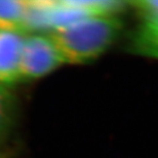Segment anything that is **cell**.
<instances>
[{"label": "cell", "mask_w": 158, "mask_h": 158, "mask_svg": "<svg viewBox=\"0 0 158 158\" xmlns=\"http://www.w3.org/2000/svg\"><path fill=\"white\" fill-rule=\"evenodd\" d=\"M119 14L86 15L49 32L65 64L81 65L100 58L122 31Z\"/></svg>", "instance_id": "6da1fadb"}, {"label": "cell", "mask_w": 158, "mask_h": 158, "mask_svg": "<svg viewBox=\"0 0 158 158\" xmlns=\"http://www.w3.org/2000/svg\"><path fill=\"white\" fill-rule=\"evenodd\" d=\"M65 65L49 33L25 34L21 55V81L42 78Z\"/></svg>", "instance_id": "7a4b0ae2"}, {"label": "cell", "mask_w": 158, "mask_h": 158, "mask_svg": "<svg viewBox=\"0 0 158 158\" xmlns=\"http://www.w3.org/2000/svg\"><path fill=\"white\" fill-rule=\"evenodd\" d=\"M131 5L143 17L132 33L128 49L134 55L158 60V1H135Z\"/></svg>", "instance_id": "3957f363"}, {"label": "cell", "mask_w": 158, "mask_h": 158, "mask_svg": "<svg viewBox=\"0 0 158 158\" xmlns=\"http://www.w3.org/2000/svg\"><path fill=\"white\" fill-rule=\"evenodd\" d=\"M25 34L0 30V84L21 82V55Z\"/></svg>", "instance_id": "277c9868"}, {"label": "cell", "mask_w": 158, "mask_h": 158, "mask_svg": "<svg viewBox=\"0 0 158 158\" xmlns=\"http://www.w3.org/2000/svg\"><path fill=\"white\" fill-rule=\"evenodd\" d=\"M25 0H0V30L25 34Z\"/></svg>", "instance_id": "5b68a950"}, {"label": "cell", "mask_w": 158, "mask_h": 158, "mask_svg": "<svg viewBox=\"0 0 158 158\" xmlns=\"http://www.w3.org/2000/svg\"><path fill=\"white\" fill-rule=\"evenodd\" d=\"M17 104L9 87L0 84V145L6 140L15 124Z\"/></svg>", "instance_id": "8992f818"}]
</instances>
